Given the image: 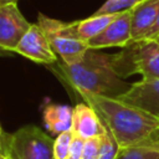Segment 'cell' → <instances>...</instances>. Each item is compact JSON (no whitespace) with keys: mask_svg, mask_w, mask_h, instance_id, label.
Returning a JSON list of instances; mask_svg holds the SVG:
<instances>
[{"mask_svg":"<svg viewBox=\"0 0 159 159\" xmlns=\"http://www.w3.org/2000/svg\"><path fill=\"white\" fill-rule=\"evenodd\" d=\"M47 67L76 93L87 92L117 98L130 87V83L124 82L112 70L111 55L98 50H87L76 63L67 65L58 60Z\"/></svg>","mask_w":159,"mask_h":159,"instance_id":"2","label":"cell"},{"mask_svg":"<svg viewBox=\"0 0 159 159\" xmlns=\"http://www.w3.org/2000/svg\"><path fill=\"white\" fill-rule=\"evenodd\" d=\"M118 15H119V12L104 14V15H93L92 14L87 19L73 21L76 34L82 41L87 42L88 40H91L94 36H97L98 34H101Z\"/></svg>","mask_w":159,"mask_h":159,"instance_id":"13","label":"cell"},{"mask_svg":"<svg viewBox=\"0 0 159 159\" xmlns=\"http://www.w3.org/2000/svg\"><path fill=\"white\" fill-rule=\"evenodd\" d=\"M139 0H107L101 7L93 12V15H104V14H117L124 10L133 7Z\"/></svg>","mask_w":159,"mask_h":159,"instance_id":"16","label":"cell"},{"mask_svg":"<svg viewBox=\"0 0 159 159\" xmlns=\"http://www.w3.org/2000/svg\"><path fill=\"white\" fill-rule=\"evenodd\" d=\"M107 128L102 123L96 111L87 103H77L72 113V128L71 132L82 139H89L102 135Z\"/></svg>","mask_w":159,"mask_h":159,"instance_id":"10","label":"cell"},{"mask_svg":"<svg viewBox=\"0 0 159 159\" xmlns=\"http://www.w3.org/2000/svg\"><path fill=\"white\" fill-rule=\"evenodd\" d=\"M159 14V0H139L130 7L132 41H140L153 26Z\"/></svg>","mask_w":159,"mask_h":159,"instance_id":"11","label":"cell"},{"mask_svg":"<svg viewBox=\"0 0 159 159\" xmlns=\"http://www.w3.org/2000/svg\"><path fill=\"white\" fill-rule=\"evenodd\" d=\"M111 66L122 80L139 73L143 80L159 78V45L154 40L130 42L118 53L111 55Z\"/></svg>","mask_w":159,"mask_h":159,"instance_id":"3","label":"cell"},{"mask_svg":"<svg viewBox=\"0 0 159 159\" xmlns=\"http://www.w3.org/2000/svg\"><path fill=\"white\" fill-rule=\"evenodd\" d=\"M117 99L137 107L159 119V78L134 82Z\"/></svg>","mask_w":159,"mask_h":159,"instance_id":"9","label":"cell"},{"mask_svg":"<svg viewBox=\"0 0 159 159\" xmlns=\"http://www.w3.org/2000/svg\"><path fill=\"white\" fill-rule=\"evenodd\" d=\"M46 35L52 50L60 57V61L71 65L78 62L87 52V42L82 41L75 30L73 21L66 22L39 14L36 22Z\"/></svg>","mask_w":159,"mask_h":159,"instance_id":"5","label":"cell"},{"mask_svg":"<svg viewBox=\"0 0 159 159\" xmlns=\"http://www.w3.org/2000/svg\"><path fill=\"white\" fill-rule=\"evenodd\" d=\"M83 144H84V139L73 134L72 140H71V145H70L68 159H81L82 150H83Z\"/></svg>","mask_w":159,"mask_h":159,"instance_id":"19","label":"cell"},{"mask_svg":"<svg viewBox=\"0 0 159 159\" xmlns=\"http://www.w3.org/2000/svg\"><path fill=\"white\" fill-rule=\"evenodd\" d=\"M4 154V148H2V143H1V139H0V157Z\"/></svg>","mask_w":159,"mask_h":159,"instance_id":"23","label":"cell"},{"mask_svg":"<svg viewBox=\"0 0 159 159\" xmlns=\"http://www.w3.org/2000/svg\"><path fill=\"white\" fill-rule=\"evenodd\" d=\"M101 147V135L84 140L81 159H97Z\"/></svg>","mask_w":159,"mask_h":159,"instance_id":"18","label":"cell"},{"mask_svg":"<svg viewBox=\"0 0 159 159\" xmlns=\"http://www.w3.org/2000/svg\"><path fill=\"white\" fill-rule=\"evenodd\" d=\"M0 139L4 154L12 159H55L53 139L36 125L27 124L15 133H4Z\"/></svg>","mask_w":159,"mask_h":159,"instance_id":"4","label":"cell"},{"mask_svg":"<svg viewBox=\"0 0 159 159\" xmlns=\"http://www.w3.org/2000/svg\"><path fill=\"white\" fill-rule=\"evenodd\" d=\"M4 133H5V132L2 130V128H1V125H0V138H1L2 135H4Z\"/></svg>","mask_w":159,"mask_h":159,"instance_id":"24","label":"cell"},{"mask_svg":"<svg viewBox=\"0 0 159 159\" xmlns=\"http://www.w3.org/2000/svg\"><path fill=\"white\" fill-rule=\"evenodd\" d=\"M132 41L130 9L119 15L97 36L87 41L89 50H102L107 47H125Z\"/></svg>","mask_w":159,"mask_h":159,"instance_id":"8","label":"cell"},{"mask_svg":"<svg viewBox=\"0 0 159 159\" xmlns=\"http://www.w3.org/2000/svg\"><path fill=\"white\" fill-rule=\"evenodd\" d=\"M116 159H159V152L149 147H129L119 149Z\"/></svg>","mask_w":159,"mask_h":159,"instance_id":"14","label":"cell"},{"mask_svg":"<svg viewBox=\"0 0 159 159\" xmlns=\"http://www.w3.org/2000/svg\"><path fill=\"white\" fill-rule=\"evenodd\" d=\"M0 159H12L10 155H7V154H2L1 157H0Z\"/></svg>","mask_w":159,"mask_h":159,"instance_id":"22","label":"cell"},{"mask_svg":"<svg viewBox=\"0 0 159 159\" xmlns=\"http://www.w3.org/2000/svg\"><path fill=\"white\" fill-rule=\"evenodd\" d=\"M72 137H73V133L71 130H67V132H63L56 135V139H53V158L55 159H68Z\"/></svg>","mask_w":159,"mask_h":159,"instance_id":"17","label":"cell"},{"mask_svg":"<svg viewBox=\"0 0 159 159\" xmlns=\"http://www.w3.org/2000/svg\"><path fill=\"white\" fill-rule=\"evenodd\" d=\"M0 56H11V52H7V51H4L0 48Z\"/></svg>","mask_w":159,"mask_h":159,"instance_id":"21","label":"cell"},{"mask_svg":"<svg viewBox=\"0 0 159 159\" xmlns=\"http://www.w3.org/2000/svg\"><path fill=\"white\" fill-rule=\"evenodd\" d=\"M0 1H17V0H0Z\"/></svg>","mask_w":159,"mask_h":159,"instance_id":"25","label":"cell"},{"mask_svg":"<svg viewBox=\"0 0 159 159\" xmlns=\"http://www.w3.org/2000/svg\"><path fill=\"white\" fill-rule=\"evenodd\" d=\"M78 94L84 103L96 111L104 127L116 139L119 149L137 145L145 147L159 128L157 117L117 98L87 92H80Z\"/></svg>","mask_w":159,"mask_h":159,"instance_id":"1","label":"cell"},{"mask_svg":"<svg viewBox=\"0 0 159 159\" xmlns=\"http://www.w3.org/2000/svg\"><path fill=\"white\" fill-rule=\"evenodd\" d=\"M119 152V147L111 134V132L107 129L101 135V147L97 159H116L117 154Z\"/></svg>","mask_w":159,"mask_h":159,"instance_id":"15","label":"cell"},{"mask_svg":"<svg viewBox=\"0 0 159 159\" xmlns=\"http://www.w3.org/2000/svg\"><path fill=\"white\" fill-rule=\"evenodd\" d=\"M14 52L36 63L46 66L53 65L58 61V57L52 50L46 35L37 24H31L29 30L19 41Z\"/></svg>","mask_w":159,"mask_h":159,"instance_id":"7","label":"cell"},{"mask_svg":"<svg viewBox=\"0 0 159 159\" xmlns=\"http://www.w3.org/2000/svg\"><path fill=\"white\" fill-rule=\"evenodd\" d=\"M154 41H157V42H158V45H159V37H158L157 40H154Z\"/></svg>","mask_w":159,"mask_h":159,"instance_id":"26","label":"cell"},{"mask_svg":"<svg viewBox=\"0 0 159 159\" xmlns=\"http://www.w3.org/2000/svg\"><path fill=\"white\" fill-rule=\"evenodd\" d=\"M31 24L21 14L17 1H0V48L14 52Z\"/></svg>","mask_w":159,"mask_h":159,"instance_id":"6","label":"cell"},{"mask_svg":"<svg viewBox=\"0 0 159 159\" xmlns=\"http://www.w3.org/2000/svg\"><path fill=\"white\" fill-rule=\"evenodd\" d=\"M73 108L66 104L47 103L42 111V119L46 129L52 135H58L72 128Z\"/></svg>","mask_w":159,"mask_h":159,"instance_id":"12","label":"cell"},{"mask_svg":"<svg viewBox=\"0 0 159 159\" xmlns=\"http://www.w3.org/2000/svg\"><path fill=\"white\" fill-rule=\"evenodd\" d=\"M159 37V14L157 16V20L154 21L153 26L150 27V30L147 32V35L144 36L143 40H157Z\"/></svg>","mask_w":159,"mask_h":159,"instance_id":"20","label":"cell"}]
</instances>
